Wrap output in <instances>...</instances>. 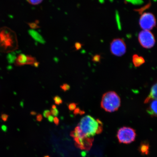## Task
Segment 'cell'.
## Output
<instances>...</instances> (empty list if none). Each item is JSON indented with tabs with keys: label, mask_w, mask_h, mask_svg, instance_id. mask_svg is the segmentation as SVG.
Returning <instances> with one entry per match:
<instances>
[{
	"label": "cell",
	"mask_w": 157,
	"mask_h": 157,
	"mask_svg": "<svg viewBox=\"0 0 157 157\" xmlns=\"http://www.w3.org/2000/svg\"><path fill=\"white\" fill-rule=\"evenodd\" d=\"M103 124L90 115L82 118L71 133L78 148L88 150L93 145L94 137L102 132Z\"/></svg>",
	"instance_id": "6da1fadb"
},
{
	"label": "cell",
	"mask_w": 157,
	"mask_h": 157,
	"mask_svg": "<svg viewBox=\"0 0 157 157\" xmlns=\"http://www.w3.org/2000/svg\"><path fill=\"white\" fill-rule=\"evenodd\" d=\"M18 48V41L15 31L7 27L0 28V52H12Z\"/></svg>",
	"instance_id": "7a4b0ae2"
},
{
	"label": "cell",
	"mask_w": 157,
	"mask_h": 157,
	"mask_svg": "<svg viewBox=\"0 0 157 157\" xmlns=\"http://www.w3.org/2000/svg\"><path fill=\"white\" fill-rule=\"evenodd\" d=\"M121 105V98L115 92L109 91L103 94L101 107L106 111L114 112L118 109Z\"/></svg>",
	"instance_id": "3957f363"
},
{
	"label": "cell",
	"mask_w": 157,
	"mask_h": 157,
	"mask_svg": "<svg viewBox=\"0 0 157 157\" xmlns=\"http://www.w3.org/2000/svg\"><path fill=\"white\" fill-rule=\"evenodd\" d=\"M117 136L120 143L128 144L135 140L136 133L134 129L131 128L124 127L119 129Z\"/></svg>",
	"instance_id": "277c9868"
},
{
	"label": "cell",
	"mask_w": 157,
	"mask_h": 157,
	"mask_svg": "<svg viewBox=\"0 0 157 157\" xmlns=\"http://www.w3.org/2000/svg\"><path fill=\"white\" fill-rule=\"evenodd\" d=\"M138 40L141 46L147 49L152 48L155 44L154 35L149 30L141 31L138 35Z\"/></svg>",
	"instance_id": "5b68a950"
},
{
	"label": "cell",
	"mask_w": 157,
	"mask_h": 157,
	"mask_svg": "<svg viewBox=\"0 0 157 157\" xmlns=\"http://www.w3.org/2000/svg\"><path fill=\"white\" fill-rule=\"evenodd\" d=\"M156 19L154 14L151 13H145L141 16L139 25L144 30H150L156 25Z\"/></svg>",
	"instance_id": "8992f818"
},
{
	"label": "cell",
	"mask_w": 157,
	"mask_h": 157,
	"mask_svg": "<svg viewBox=\"0 0 157 157\" xmlns=\"http://www.w3.org/2000/svg\"><path fill=\"white\" fill-rule=\"evenodd\" d=\"M110 50L111 53L114 56H122L126 52V44L122 39H114L111 43Z\"/></svg>",
	"instance_id": "52a82bcc"
},
{
	"label": "cell",
	"mask_w": 157,
	"mask_h": 157,
	"mask_svg": "<svg viewBox=\"0 0 157 157\" xmlns=\"http://www.w3.org/2000/svg\"><path fill=\"white\" fill-rule=\"evenodd\" d=\"M36 61V59L30 55L21 54L17 56L14 62L16 66H21L25 65L33 66Z\"/></svg>",
	"instance_id": "ba28073f"
},
{
	"label": "cell",
	"mask_w": 157,
	"mask_h": 157,
	"mask_svg": "<svg viewBox=\"0 0 157 157\" xmlns=\"http://www.w3.org/2000/svg\"><path fill=\"white\" fill-rule=\"evenodd\" d=\"M157 100V84L155 83L153 85L151 89L150 95L145 99L144 103L150 102L153 100Z\"/></svg>",
	"instance_id": "9c48e42d"
},
{
	"label": "cell",
	"mask_w": 157,
	"mask_h": 157,
	"mask_svg": "<svg viewBox=\"0 0 157 157\" xmlns=\"http://www.w3.org/2000/svg\"><path fill=\"white\" fill-rule=\"evenodd\" d=\"M147 113L152 117H157V100H153L147 110Z\"/></svg>",
	"instance_id": "30bf717a"
},
{
	"label": "cell",
	"mask_w": 157,
	"mask_h": 157,
	"mask_svg": "<svg viewBox=\"0 0 157 157\" xmlns=\"http://www.w3.org/2000/svg\"><path fill=\"white\" fill-rule=\"evenodd\" d=\"M132 62L135 67H139L144 64L145 61L143 57L135 54L132 57Z\"/></svg>",
	"instance_id": "8fae6325"
},
{
	"label": "cell",
	"mask_w": 157,
	"mask_h": 157,
	"mask_svg": "<svg viewBox=\"0 0 157 157\" xmlns=\"http://www.w3.org/2000/svg\"><path fill=\"white\" fill-rule=\"evenodd\" d=\"M29 34L35 40L42 44H44L45 41L42 36L36 31L33 30L29 31Z\"/></svg>",
	"instance_id": "7c38bea8"
},
{
	"label": "cell",
	"mask_w": 157,
	"mask_h": 157,
	"mask_svg": "<svg viewBox=\"0 0 157 157\" xmlns=\"http://www.w3.org/2000/svg\"><path fill=\"white\" fill-rule=\"evenodd\" d=\"M149 144L148 142L144 141L141 143L139 147V151L143 155H148L149 151Z\"/></svg>",
	"instance_id": "4fadbf2b"
},
{
	"label": "cell",
	"mask_w": 157,
	"mask_h": 157,
	"mask_svg": "<svg viewBox=\"0 0 157 157\" xmlns=\"http://www.w3.org/2000/svg\"><path fill=\"white\" fill-rule=\"evenodd\" d=\"M53 100L56 105H59L63 102L62 98L59 96H55L53 98Z\"/></svg>",
	"instance_id": "5bb4252c"
},
{
	"label": "cell",
	"mask_w": 157,
	"mask_h": 157,
	"mask_svg": "<svg viewBox=\"0 0 157 157\" xmlns=\"http://www.w3.org/2000/svg\"><path fill=\"white\" fill-rule=\"evenodd\" d=\"M60 87L64 91L66 92L70 89V86L68 84L64 83L61 85Z\"/></svg>",
	"instance_id": "9a60e30c"
},
{
	"label": "cell",
	"mask_w": 157,
	"mask_h": 157,
	"mask_svg": "<svg viewBox=\"0 0 157 157\" xmlns=\"http://www.w3.org/2000/svg\"><path fill=\"white\" fill-rule=\"evenodd\" d=\"M28 2L31 5H38L43 0H27Z\"/></svg>",
	"instance_id": "2e32d148"
},
{
	"label": "cell",
	"mask_w": 157,
	"mask_h": 157,
	"mask_svg": "<svg viewBox=\"0 0 157 157\" xmlns=\"http://www.w3.org/2000/svg\"><path fill=\"white\" fill-rule=\"evenodd\" d=\"M77 104L75 103H72L69 105L68 108L70 111H73L76 109Z\"/></svg>",
	"instance_id": "e0dca14e"
},
{
	"label": "cell",
	"mask_w": 157,
	"mask_h": 157,
	"mask_svg": "<svg viewBox=\"0 0 157 157\" xmlns=\"http://www.w3.org/2000/svg\"><path fill=\"white\" fill-rule=\"evenodd\" d=\"M50 112L51 114H52L53 116L56 117L57 116H58L59 114L58 110L57 109V108L55 109H52L51 110Z\"/></svg>",
	"instance_id": "ac0fdd59"
},
{
	"label": "cell",
	"mask_w": 157,
	"mask_h": 157,
	"mask_svg": "<svg viewBox=\"0 0 157 157\" xmlns=\"http://www.w3.org/2000/svg\"><path fill=\"white\" fill-rule=\"evenodd\" d=\"M84 112L83 111H81L79 108H76L74 110V114L75 115H76L78 114H80V115L83 114Z\"/></svg>",
	"instance_id": "d6986e66"
},
{
	"label": "cell",
	"mask_w": 157,
	"mask_h": 157,
	"mask_svg": "<svg viewBox=\"0 0 157 157\" xmlns=\"http://www.w3.org/2000/svg\"><path fill=\"white\" fill-rule=\"evenodd\" d=\"M43 115L46 118H48L51 115V112L49 110H46L44 112Z\"/></svg>",
	"instance_id": "ffe728a7"
},
{
	"label": "cell",
	"mask_w": 157,
	"mask_h": 157,
	"mask_svg": "<svg viewBox=\"0 0 157 157\" xmlns=\"http://www.w3.org/2000/svg\"><path fill=\"white\" fill-rule=\"evenodd\" d=\"M100 59H101V56L99 55H97L94 56L93 60L94 62H99Z\"/></svg>",
	"instance_id": "44dd1931"
},
{
	"label": "cell",
	"mask_w": 157,
	"mask_h": 157,
	"mask_svg": "<svg viewBox=\"0 0 157 157\" xmlns=\"http://www.w3.org/2000/svg\"><path fill=\"white\" fill-rule=\"evenodd\" d=\"M29 26L32 29H35L38 28V25L36 23H29Z\"/></svg>",
	"instance_id": "7402d4cb"
},
{
	"label": "cell",
	"mask_w": 157,
	"mask_h": 157,
	"mask_svg": "<svg viewBox=\"0 0 157 157\" xmlns=\"http://www.w3.org/2000/svg\"><path fill=\"white\" fill-rule=\"evenodd\" d=\"M75 47L76 50H79L82 48V44L79 43H76L75 44Z\"/></svg>",
	"instance_id": "603a6c76"
},
{
	"label": "cell",
	"mask_w": 157,
	"mask_h": 157,
	"mask_svg": "<svg viewBox=\"0 0 157 157\" xmlns=\"http://www.w3.org/2000/svg\"><path fill=\"white\" fill-rule=\"evenodd\" d=\"M53 121L55 124L56 125H58L59 124V119L57 117H54Z\"/></svg>",
	"instance_id": "cb8c5ba5"
},
{
	"label": "cell",
	"mask_w": 157,
	"mask_h": 157,
	"mask_svg": "<svg viewBox=\"0 0 157 157\" xmlns=\"http://www.w3.org/2000/svg\"><path fill=\"white\" fill-rule=\"evenodd\" d=\"M42 119L43 117L42 115L41 114H40L37 116L36 120L37 121H42Z\"/></svg>",
	"instance_id": "d4e9b609"
},
{
	"label": "cell",
	"mask_w": 157,
	"mask_h": 157,
	"mask_svg": "<svg viewBox=\"0 0 157 157\" xmlns=\"http://www.w3.org/2000/svg\"><path fill=\"white\" fill-rule=\"evenodd\" d=\"M48 121L50 122H52L53 121L54 117L53 116L50 115L48 117Z\"/></svg>",
	"instance_id": "484cf974"
},
{
	"label": "cell",
	"mask_w": 157,
	"mask_h": 157,
	"mask_svg": "<svg viewBox=\"0 0 157 157\" xmlns=\"http://www.w3.org/2000/svg\"><path fill=\"white\" fill-rule=\"evenodd\" d=\"M8 117V116L6 114H3L2 116V118L3 120L4 121L7 120Z\"/></svg>",
	"instance_id": "4316f807"
},
{
	"label": "cell",
	"mask_w": 157,
	"mask_h": 157,
	"mask_svg": "<svg viewBox=\"0 0 157 157\" xmlns=\"http://www.w3.org/2000/svg\"><path fill=\"white\" fill-rule=\"evenodd\" d=\"M39 64H40L38 62H37L36 61V62H35L34 63V64H33V66H34L35 67H38Z\"/></svg>",
	"instance_id": "83f0119b"
},
{
	"label": "cell",
	"mask_w": 157,
	"mask_h": 157,
	"mask_svg": "<svg viewBox=\"0 0 157 157\" xmlns=\"http://www.w3.org/2000/svg\"><path fill=\"white\" fill-rule=\"evenodd\" d=\"M31 114L33 115H34L36 114V113L35 112V111H32L31 112Z\"/></svg>",
	"instance_id": "f1b7e54d"
},
{
	"label": "cell",
	"mask_w": 157,
	"mask_h": 157,
	"mask_svg": "<svg viewBox=\"0 0 157 157\" xmlns=\"http://www.w3.org/2000/svg\"><path fill=\"white\" fill-rule=\"evenodd\" d=\"M56 105H52V109H56Z\"/></svg>",
	"instance_id": "f546056e"
},
{
	"label": "cell",
	"mask_w": 157,
	"mask_h": 157,
	"mask_svg": "<svg viewBox=\"0 0 157 157\" xmlns=\"http://www.w3.org/2000/svg\"><path fill=\"white\" fill-rule=\"evenodd\" d=\"M44 157H49V156H44Z\"/></svg>",
	"instance_id": "4dcf8cb0"
}]
</instances>
